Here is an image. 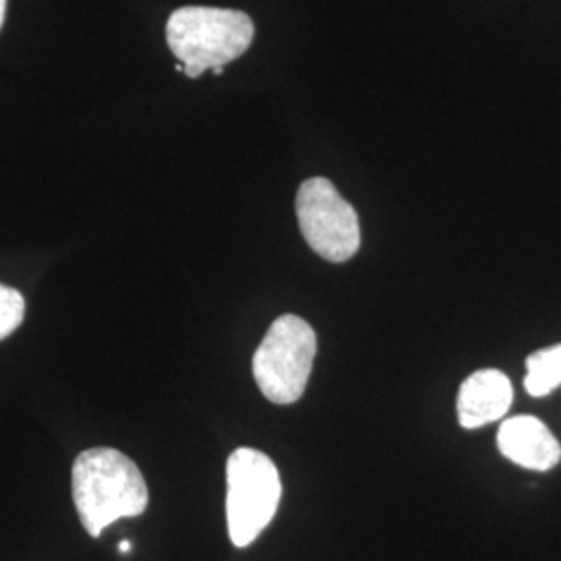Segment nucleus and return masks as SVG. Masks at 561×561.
Segmentation results:
<instances>
[{"label":"nucleus","instance_id":"nucleus-9","mask_svg":"<svg viewBox=\"0 0 561 561\" xmlns=\"http://www.w3.org/2000/svg\"><path fill=\"white\" fill-rule=\"evenodd\" d=\"M25 317V300L15 287L0 283V341L13 335Z\"/></svg>","mask_w":561,"mask_h":561},{"label":"nucleus","instance_id":"nucleus-8","mask_svg":"<svg viewBox=\"0 0 561 561\" xmlns=\"http://www.w3.org/2000/svg\"><path fill=\"white\" fill-rule=\"evenodd\" d=\"M561 385V343L539 350L526 358L524 387L528 396L545 398Z\"/></svg>","mask_w":561,"mask_h":561},{"label":"nucleus","instance_id":"nucleus-1","mask_svg":"<svg viewBox=\"0 0 561 561\" xmlns=\"http://www.w3.org/2000/svg\"><path fill=\"white\" fill-rule=\"evenodd\" d=\"M73 503L90 537L121 518H136L148 507V484L136 461L113 447L81 451L71 470Z\"/></svg>","mask_w":561,"mask_h":561},{"label":"nucleus","instance_id":"nucleus-10","mask_svg":"<svg viewBox=\"0 0 561 561\" xmlns=\"http://www.w3.org/2000/svg\"><path fill=\"white\" fill-rule=\"evenodd\" d=\"M4 13H7V0H0V30L4 23Z\"/></svg>","mask_w":561,"mask_h":561},{"label":"nucleus","instance_id":"nucleus-2","mask_svg":"<svg viewBox=\"0 0 561 561\" xmlns=\"http://www.w3.org/2000/svg\"><path fill=\"white\" fill-rule=\"evenodd\" d=\"M254 41V23L233 9L181 7L167 21V42L190 80L240 59Z\"/></svg>","mask_w":561,"mask_h":561},{"label":"nucleus","instance_id":"nucleus-5","mask_svg":"<svg viewBox=\"0 0 561 561\" xmlns=\"http://www.w3.org/2000/svg\"><path fill=\"white\" fill-rule=\"evenodd\" d=\"M301 236L329 262L350 261L360 248V221L354 206L324 178L304 181L296 198Z\"/></svg>","mask_w":561,"mask_h":561},{"label":"nucleus","instance_id":"nucleus-4","mask_svg":"<svg viewBox=\"0 0 561 561\" xmlns=\"http://www.w3.org/2000/svg\"><path fill=\"white\" fill-rule=\"evenodd\" d=\"M314 358V329L300 317H279L266 331L252 360V373L262 396L279 405L300 400Z\"/></svg>","mask_w":561,"mask_h":561},{"label":"nucleus","instance_id":"nucleus-12","mask_svg":"<svg viewBox=\"0 0 561 561\" xmlns=\"http://www.w3.org/2000/svg\"><path fill=\"white\" fill-rule=\"evenodd\" d=\"M222 71H225V67H217V69H213V73H215V76H221Z\"/></svg>","mask_w":561,"mask_h":561},{"label":"nucleus","instance_id":"nucleus-11","mask_svg":"<svg viewBox=\"0 0 561 561\" xmlns=\"http://www.w3.org/2000/svg\"><path fill=\"white\" fill-rule=\"evenodd\" d=\"M119 549L121 553H129L134 549V545L129 541H121Z\"/></svg>","mask_w":561,"mask_h":561},{"label":"nucleus","instance_id":"nucleus-7","mask_svg":"<svg viewBox=\"0 0 561 561\" xmlns=\"http://www.w3.org/2000/svg\"><path fill=\"white\" fill-rule=\"evenodd\" d=\"M514 401L512 382L502 370L484 368L461 382L458 393V421L463 428H481L500 421Z\"/></svg>","mask_w":561,"mask_h":561},{"label":"nucleus","instance_id":"nucleus-3","mask_svg":"<svg viewBox=\"0 0 561 561\" xmlns=\"http://www.w3.org/2000/svg\"><path fill=\"white\" fill-rule=\"evenodd\" d=\"M280 477L275 461L259 449L240 447L227 460V526L236 547H250L279 507Z\"/></svg>","mask_w":561,"mask_h":561},{"label":"nucleus","instance_id":"nucleus-6","mask_svg":"<svg viewBox=\"0 0 561 561\" xmlns=\"http://www.w3.org/2000/svg\"><path fill=\"white\" fill-rule=\"evenodd\" d=\"M497 447L507 460L526 470L547 472L561 460V445L545 422L535 416H514L503 422Z\"/></svg>","mask_w":561,"mask_h":561}]
</instances>
